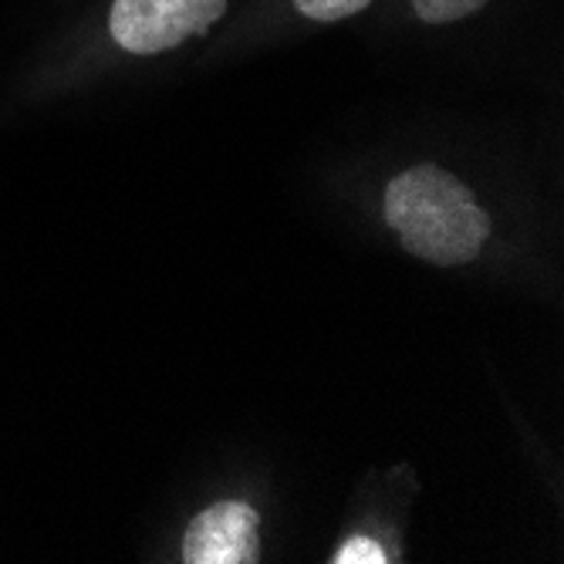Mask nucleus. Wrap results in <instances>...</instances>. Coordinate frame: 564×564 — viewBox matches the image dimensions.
<instances>
[{"mask_svg":"<svg viewBox=\"0 0 564 564\" xmlns=\"http://www.w3.org/2000/svg\"><path fill=\"white\" fill-rule=\"evenodd\" d=\"M484 4H487V0H413L416 14L426 24H449V21H459V18H470Z\"/></svg>","mask_w":564,"mask_h":564,"instance_id":"obj_4","label":"nucleus"},{"mask_svg":"<svg viewBox=\"0 0 564 564\" xmlns=\"http://www.w3.org/2000/svg\"><path fill=\"white\" fill-rule=\"evenodd\" d=\"M258 510L240 500H220L193 518L183 538L186 564H253L261 554Z\"/></svg>","mask_w":564,"mask_h":564,"instance_id":"obj_3","label":"nucleus"},{"mask_svg":"<svg viewBox=\"0 0 564 564\" xmlns=\"http://www.w3.org/2000/svg\"><path fill=\"white\" fill-rule=\"evenodd\" d=\"M386 220L409 253L440 268L474 261L490 237V217L470 186L440 166L399 173L386 189Z\"/></svg>","mask_w":564,"mask_h":564,"instance_id":"obj_1","label":"nucleus"},{"mask_svg":"<svg viewBox=\"0 0 564 564\" xmlns=\"http://www.w3.org/2000/svg\"><path fill=\"white\" fill-rule=\"evenodd\" d=\"M332 561L335 564H386V551L372 538H351L341 544V551Z\"/></svg>","mask_w":564,"mask_h":564,"instance_id":"obj_6","label":"nucleus"},{"mask_svg":"<svg viewBox=\"0 0 564 564\" xmlns=\"http://www.w3.org/2000/svg\"><path fill=\"white\" fill-rule=\"evenodd\" d=\"M372 0H294V8L312 21H341L366 11Z\"/></svg>","mask_w":564,"mask_h":564,"instance_id":"obj_5","label":"nucleus"},{"mask_svg":"<svg viewBox=\"0 0 564 564\" xmlns=\"http://www.w3.org/2000/svg\"><path fill=\"white\" fill-rule=\"evenodd\" d=\"M227 0H116L109 31L132 55H160L224 18Z\"/></svg>","mask_w":564,"mask_h":564,"instance_id":"obj_2","label":"nucleus"}]
</instances>
